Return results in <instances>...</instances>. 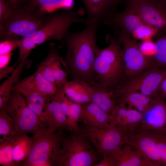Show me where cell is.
<instances>
[{
  "label": "cell",
  "instance_id": "obj_13",
  "mask_svg": "<svg viewBox=\"0 0 166 166\" xmlns=\"http://www.w3.org/2000/svg\"><path fill=\"white\" fill-rule=\"evenodd\" d=\"M37 69L48 81L58 88L64 87L68 81L69 71L66 64L54 45Z\"/></svg>",
  "mask_w": 166,
  "mask_h": 166
},
{
  "label": "cell",
  "instance_id": "obj_41",
  "mask_svg": "<svg viewBox=\"0 0 166 166\" xmlns=\"http://www.w3.org/2000/svg\"><path fill=\"white\" fill-rule=\"evenodd\" d=\"M159 95L164 99L166 98V74L161 84Z\"/></svg>",
  "mask_w": 166,
  "mask_h": 166
},
{
  "label": "cell",
  "instance_id": "obj_16",
  "mask_svg": "<svg viewBox=\"0 0 166 166\" xmlns=\"http://www.w3.org/2000/svg\"><path fill=\"white\" fill-rule=\"evenodd\" d=\"M59 89L53 94L49 95L47 100L48 131L54 133L58 131L67 130V117L62 107Z\"/></svg>",
  "mask_w": 166,
  "mask_h": 166
},
{
  "label": "cell",
  "instance_id": "obj_36",
  "mask_svg": "<svg viewBox=\"0 0 166 166\" xmlns=\"http://www.w3.org/2000/svg\"><path fill=\"white\" fill-rule=\"evenodd\" d=\"M18 40L6 39L0 43V55L12 52L18 48Z\"/></svg>",
  "mask_w": 166,
  "mask_h": 166
},
{
  "label": "cell",
  "instance_id": "obj_21",
  "mask_svg": "<svg viewBox=\"0 0 166 166\" xmlns=\"http://www.w3.org/2000/svg\"><path fill=\"white\" fill-rule=\"evenodd\" d=\"M116 166H150L140 153L126 143L112 154Z\"/></svg>",
  "mask_w": 166,
  "mask_h": 166
},
{
  "label": "cell",
  "instance_id": "obj_26",
  "mask_svg": "<svg viewBox=\"0 0 166 166\" xmlns=\"http://www.w3.org/2000/svg\"><path fill=\"white\" fill-rule=\"evenodd\" d=\"M0 144L13 141L22 135L16 130L11 117L3 107L0 109Z\"/></svg>",
  "mask_w": 166,
  "mask_h": 166
},
{
  "label": "cell",
  "instance_id": "obj_18",
  "mask_svg": "<svg viewBox=\"0 0 166 166\" xmlns=\"http://www.w3.org/2000/svg\"><path fill=\"white\" fill-rule=\"evenodd\" d=\"M59 89L48 81L37 69L33 74L20 81L14 85L12 90L24 89L42 92L51 95L56 93Z\"/></svg>",
  "mask_w": 166,
  "mask_h": 166
},
{
  "label": "cell",
  "instance_id": "obj_8",
  "mask_svg": "<svg viewBox=\"0 0 166 166\" xmlns=\"http://www.w3.org/2000/svg\"><path fill=\"white\" fill-rule=\"evenodd\" d=\"M82 130L102 157L112 154L126 143L127 134L112 122L97 126L84 125Z\"/></svg>",
  "mask_w": 166,
  "mask_h": 166
},
{
  "label": "cell",
  "instance_id": "obj_42",
  "mask_svg": "<svg viewBox=\"0 0 166 166\" xmlns=\"http://www.w3.org/2000/svg\"><path fill=\"white\" fill-rule=\"evenodd\" d=\"M19 0H8L9 4L14 9H16L18 5Z\"/></svg>",
  "mask_w": 166,
  "mask_h": 166
},
{
  "label": "cell",
  "instance_id": "obj_44",
  "mask_svg": "<svg viewBox=\"0 0 166 166\" xmlns=\"http://www.w3.org/2000/svg\"><path fill=\"white\" fill-rule=\"evenodd\" d=\"M119 0H114V1H115V2H117L118 1H119Z\"/></svg>",
  "mask_w": 166,
  "mask_h": 166
},
{
  "label": "cell",
  "instance_id": "obj_43",
  "mask_svg": "<svg viewBox=\"0 0 166 166\" xmlns=\"http://www.w3.org/2000/svg\"><path fill=\"white\" fill-rule=\"evenodd\" d=\"M134 0H126L127 6Z\"/></svg>",
  "mask_w": 166,
  "mask_h": 166
},
{
  "label": "cell",
  "instance_id": "obj_12",
  "mask_svg": "<svg viewBox=\"0 0 166 166\" xmlns=\"http://www.w3.org/2000/svg\"><path fill=\"white\" fill-rule=\"evenodd\" d=\"M127 135L126 143L139 152L150 166H162L153 130H136Z\"/></svg>",
  "mask_w": 166,
  "mask_h": 166
},
{
  "label": "cell",
  "instance_id": "obj_45",
  "mask_svg": "<svg viewBox=\"0 0 166 166\" xmlns=\"http://www.w3.org/2000/svg\"><path fill=\"white\" fill-rule=\"evenodd\" d=\"M163 0L166 2V0Z\"/></svg>",
  "mask_w": 166,
  "mask_h": 166
},
{
  "label": "cell",
  "instance_id": "obj_23",
  "mask_svg": "<svg viewBox=\"0 0 166 166\" xmlns=\"http://www.w3.org/2000/svg\"><path fill=\"white\" fill-rule=\"evenodd\" d=\"M91 100L110 115L117 106L112 93L97 83L91 85Z\"/></svg>",
  "mask_w": 166,
  "mask_h": 166
},
{
  "label": "cell",
  "instance_id": "obj_27",
  "mask_svg": "<svg viewBox=\"0 0 166 166\" xmlns=\"http://www.w3.org/2000/svg\"><path fill=\"white\" fill-rule=\"evenodd\" d=\"M28 134L22 135L14 141L13 149L14 160L17 166L25 160L31 150L33 142V136Z\"/></svg>",
  "mask_w": 166,
  "mask_h": 166
},
{
  "label": "cell",
  "instance_id": "obj_24",
  "mask_svg": "<svg viewBox=\"0 0 166 166\" xmlns=\"http://www.w3.org/2000/svg\"><path fill=\"white\" fill-rule=\"evenodd\" d=\"M153 98L137 91L127 92L119 97L117 106H125L128 105L127 107L131 108L134 107L143 114L150 107Z\"/></svg>",
  "mask_w": 166,
  "mask_h": 166
},
{
  "label": "cell",
  "instance_id": "obj_4",
  "mask_svg": "<svg viewBox=\"0 0 166 166\" xmlns=\"http://www.w3.org/2000/svg\"><path fill=\"white\" fill-rule=\"evenodd\" d=\"M64 135L58 159L59 166H94L98 153L82 130L78 128Z\"/></svg>",
  "mask_w": 166,
  "mask_h": 166
},
{
  "label": "cell",
  "instance_id": "obj_22",
  "mask_svg": "<svg viewBox=\"0 0 166 166\" xmlns=\"http://www.w3.org/2000/svg\"><path fill=\"white\" fill-rule=\"evenodd\" d=\"M91 85L77 79L68 81L64 86L65 93L73 101L80 104L91 102Z\"/></svg>",
  "mask_w": 166,
  "mask_h": 166
},
{
  "label": "cell",
  "instance_id": "obj_33",
  "mask_svg": "<svg viewBox=\"0 0 166 166\" xmlns=\"http://www.w3.org/2000/svg\"><path fill=\"white\" fill-rule=\"evenodd\" d=\"M153 131L162 166H166V131Z\"/></svg>",
  "mask_w": 166,
  "mask_h": 166
},
{
  "label": "cell",
  "instance_id": "obj_17",
  "mask_svg": "<svg viewBox=\"0 0 166 166\" xmlns=\"http://www.w3.org/2000/svg\"><path fill=\"white\" fill-rule=\"evenodd\" d=\"M112 122L126 134L135 131L139 127L143 114L136 109L117 106L111 114Z\"/></svg>",
  "mask_w": 166,
  "mask_h": 166
},
{
  "label": "cell",
  "instance_id": "obj_40",
  "mask_svg": "<svg viewBox=\"0 0 166 166\" xmlns=\"http://www.w3.org/2000/svg\"><path fill=\"white\" fill-rule=\"evenodd\" d=\"M15 66L14 65L11 66H7L0 69V81L7 76L9 74L11 73L15 69Z\"/></svg>",
  "mask_w": 166,
  "mask_h": 166
},
{
  "label": "cell",
  "instance_id": "obj_10",
  "mask_svg": "<svg viewBox=\"0 0 166 166\" xmlns=\"http://www.w3.org/2000/svg\"><path fill=\"white\" fill-rule=\"evenodd\" d=\"M121 44L124 70L123 79L132 78L154 66L153 61L144 56L139 49V44L125 33H115Z\"/></svg>",
  "mask_w": 166,
  "mask_h": 166
},
{
  "label": "cell",
  "instance_id": "obj_32",
  "mask_svg": "<svg viewBox=\"0 0 166 166\" xmlns=\"http://www.w3.org/2000/svg\"><path fill=\"white\" fill-rule=\"evenodd\" d=\"M81 110V104L71 101L70 109L67 116V131L72 132L78 129V122L79 121Z\"/></svg>",
  "mask_w": 166,
  "mask_h": 166
},
{
  "label": "cell",
  "instance_id": "obj_1",
  "mask_svg": "<svg viewBox=\"0 0 166 166\" xmlns=\"http://www.w3.org/2000/svg\"><path fill=\"white\" fill-rule=\"evenodd\" d=\"M81 31H69L64 40L67 52L64 58L69 71L70 80L77 79L91 85L96 83L94 63L97 49L96 36L100 22L85 21Z\"/></svg>",
  "mask_w": 166,
  "mask_h": 166
},
{
  "label": "cell",
  "instance_id": "obj_28",
  "mask_svg": "<svg viewBox=\"0 0 166 166\" xmlns=\"http://www.w3.org/2000/svg\"><path fill=\"white\" fill-rule=\"evenodd\" d=\"M41 14L49 13L61 9H70L73 0H34Z\"/></svg>",
  "mask_w": 166,
  "mask_h": 166
},
{
  "label": "cell",
  "instance_id": "obj_20",
  "mask_svg": "<svg viewBox=\"0 0 166 166\" xmlns=\"http://www.w3.org/2000/svg\"><path fill=\"white\" fill-rule=\"evenodd\" d=\"M87 17L86 21L101 22L110 13L115 11L113 5L114 0H82Z\"/></svg>",
  "mask_w": 166,
  "mask_h": 166
},
{
  "label": "cell",
  "instance_id": "obj_14",
  "mask_svg": "<svg viewBox=\"0 0 166 166\" xmlns=\"http://www.w3.org/2000/svg\"><path fill=\"white\" fill-rule=\"evenodd\" d=\"M103 23L112 27L115 32H122L130 37L144 25L139 17L128 8L122 12L110 13L102 20Z\"/></svg>",
  "mask_w": 166,
  "mask_h": 166
},
{
  "label": "cell",
  "instance_id": "obj_35",
  "mask_svg": "<svg viewBox=\"0 0 166 166\" xmlns=\"http://www.w3.org/2000/svg\"><path fill=\"white\" fill-rule=\"evenodd\" d=\"M158 33V31L156 29L144 24L132 36L135 38L144 41L152 39Z\"/></svg>",
  "mask_w": 166,
  "mask_h": 166
},
{
  "label": "cell",
  "instance_id": "obj_29",
  "mask_svg": "<svg viewBox=\"0 0 166 166\" xmlns=\"http://www.w3.org/2000/svg\"><path fill=\"white\" fill-rule=\"evenodd\" d=\"M24 97L27 103L43 107L47 106V100L49 95L43 92L24 89L17 90Z\"/></svg>",
  "mask_w": 166,
  "mask_h": 166
},
{
  "label": "cell",
  "instance_id": "obj_34",
  "mask_svg": "<svg viewBox=\"0 0 166 166\" xmlns=\"http://www.w3.org/2000/svg\"><path fill=\"white\" fill-rule=\"evenodd\" d=\"M139 49L142 53L153 62L156 53L155 42L152 39L143 41L139 44Z\"/></svg>",
  "mask_w": 166,
  "mask_h": 166
},
{
  "label": "cell",
  "instance_id": "obj_9",
  "mask_svg": "<svg viewBox=\"0 0 166 166\" xmlns=\"http://www.w3.org/2000/svg\"><path fill=\"white\" fill-rule=\"evenodd\" d=\"M166 74V68L153 66L128 82L123 80L114 90L115 94L119 98L126 92L137 91L154 98L159 95L160 88Z\"/></svg>",
  "mask_w": 166,
  "mask_h": 166
},
{
  "label": "cell",
  "instance_id": "obj_38",
  "mask_svg": "<svg viewBox=\"0 0 166 166\" xmlns=\"http://www.w3.org/2000/svg\"><path fill=\"white\" fill-rule=\"evenodd\" d=\"M116 166L115 160L112 154L103 156L102 159L100 160L94 165V166Z\"/></svg>",
  "mask_w": 166,
  "mask_h": 166
},
{
  "label": "cell",
  "instance_id": "obj_2",
  "mask_svg": "<svg viewBox=\"0 0 166 166\" xmlns=\"http://www.w3.org/2000/svg\"><path fill=\"white\" fill-rule=\"evenodd\" d=\"M84 10H70L57 14L51 18L46 24L34 34L18 40L19 54L14 64L17 66L22 60L27 58L31 51L44 42L52 40L61 42L73 23L84 22L81 17Z\"/></svg>",
  "mask_w": 166,
  "mask_h": 166
},
{
  "label": "cell",
  "instance_id": "obj_46",
  "mask_svg": "<svg viewBox=\"0 0 166 166\" xmlns=\"http://www.w3.org/2000/svg\"><path fill=\"white\" fill-rule=\"evenodd\" d=\"M165 37H166V35H165Z\"/></svg>",
  "mask_w": 166,
  "mask_h": 166
},
{
  "label": "cell",
  "instance_id": "obj_19",
  "mask_svg": "<svg viewBox=\"0 0 166 166\" xmlns=\"http://www.w3.org/2000/svg\"><path fill=\"white\" fill-rule=\"evenodd\" d=\"M79 121L84 125L97 126L112 122L111 115L102 110L94 103L90 102L82 104Z\"/></svg>",
  "mask_w": 166,
  "mask_h": 166
},
{
  "label": "cell",
  "instance_id": "obj_30",
  "mask_svg": "<svg viewBox=\"0 0 166 166\" xmlns=\"http://www.w3.org/2000/svg\"><path fill=\"white\" fill-rule=\"evenodd\" d=\"M156 53L153 58L154 65L166 68V39L162 36L156 42Z\"/></svg>",
  "mask_w": 166,
  "mask_h": 166
},
{
  "label": "cell",
  "instance_id": "obj_3",
  "mask_svg": "<svg viewBox=\"0 0 166 166\" xmlns=\"http://www.w3.org/2000/svg\"><path fill=\"white\" fill-rule=\"evenodd\" d=\"M121 45L116 36L108 46L98 47L96 51L93 65L95 81L108 91L115 89L123 79L124 65Z\"/></svg>",
  "mask_w": 166,
  "mask_h": 166
},
{
  "label": "cell",
  "instance_id": "obj_15",
  "mask_svg": "<svg viewBox=\"0 0 166 166\" xmlns=\"http://www.w3.org/2000/svg\"><path fill=\"white\" fill-rule=\"evenodd\" d=\"M165 99L159 95L153 98L150 107L143 114L140 125L136 130L166 131Z\"/></svg>",
  "mask_w": 166,
  "mask_h": 166
},
{
  "label": "cell",
  "instance_id": "obj_37",
  "mask_svg": "<svg viewBox=\"0 0 166 166\" xmlns=\"http://www.w3.org/2000/svg\"><path fill=\"white\" fill-rule=\"evenodd\" d=\"M5 0H0V21L2 23L7 20L13 14L14 11Z\"/></svg>",
  "mask_w": 166,
  "mask_h": 166
},
{
  "label": "cell",
  "instance_id": "obj_5",
  "mask_svg": "<svg viewBox=\"0 0 166 166\" xmlns=\"http://www.w3.org/2000/svg\"><path fill=\"white\" fill-rule=\"evenodd\" d=\"M63 131L50 133L43 130L34 133L30 152L19 166H58Z\"/></svg>",
  "mask_w": 166,
  "mask_h": 166
},
{
  "label": "cell",
  "instance_id": "obj_39",
  "mask_svg": "<svg viewBox=\"0 0 166 166\" xmlns=\"http://www.w3.org/2000/svg\"><path fill=\"white\" fill-rule=\"evenodd\" d=\"M12 55V52L0 55V69L8 66Z\"/></svg>",
  "mask_w": 166,
  "mask_h": 166
},
{
  "label": "cell",
  "instance_id": "obj_7",
  "mask_svg": "<svg viewBox=\"0 0 166 166\" xmlns=\"http://www.w3.org/2000/svg\"><path fill=\"white\" fill-rule=\"evenodd\" d=\"M40 14L28 11H14L7 20L0 23L1 38L3 40H19L31 36L49 20L46 21Z\"/></svg>",
  "mask_w": 166,
  "mask_h": 166
},
{
  "label": "cell",
  "instance_id": "obj_25",
  "mask_svg": "<svg viewBox=\"0 0 166 166\" xmlns=\"http://www.w3.org/2000/svg\"><path fill=\"white\" fill-rule=\"evenodd\" d=\"M27 58L21 60L9 78L0 86V109L8 100L13 87L19 81Z\"/></svg>",
  "mask_w": 166,
  "mask_h": 166
},
{
  "label": "cell",
  "instance_id": "obj_11",
  "mask_svg": "<svg viewBox=\"0 0 166 166\" xmlns=\"http://www.w3.org/2000/svg\"><path fill=\"white\" fill-rule=\"evenodd\" d=\"M137 15L144 25L166 31V2L163 0H134L127 6Z\"/></svg>",
  "mask_w": 166,
  "mask_h": 166
},
{
  "label": "cell",
  "instance_id": "obj_6",
  "mask_svg": "<svg viewBox=\"0 0 166 166\" xmlns=\"http://www.w3.org/2000/svg\"><path fill=\"white\" fill-rule=\"evenodd\" d=\"M2 107L11 117L17 131L21 134L48 131L47 124L42 122L30 109L25 99L18 91H11Z\"/></svg>",
  "mask_w": 166,
  "mask_h": 166
},
{
  "label": "cell",
  "instance_id": "obj_31",
  "mask_svg": "<svg viewBox=\"0 0 166 166\" xmlns=\"http://www.w3.org/2000/svg\"><path fill=\"white\" fill-rule=\"evenodd\" d=\"M15 140L0 144V164L1 165L17 166L13 156V149Z\"/></svg>",
  "mask_w": 166,
  "mask_h": 166
}]
</instances>
